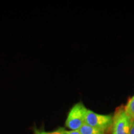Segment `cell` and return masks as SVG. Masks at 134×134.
<instances>
[{
    "instance_id": "ba28073f",
    "label": "cell",
    "mask_w": 134,
    "mask_h": 134,
    "mask_svg": "<svg viewBox=\"0 0 134 134\" xmlns=\"http://www.w3.org/2000/svg\"><path fill=\"white\" fill-rule=\"evenodd\" d=\"M129 134H134V120H133V122H132V126H131V128H130Z\"/></svg>"
},
{
    "instance_id": "3957f363",
    "label": "cell",
    "mask_w": 134,
    "mask_h": 134,
    "mask_svg": "<svg viewBox=\"0 0 134 134\" xmlns=\"http://www.w3.org/2000/svg\"><path fill=\"white\" fill-rule=\"evenodd\" d=\"M113 117L110 114H99L88 109L85 118V124L89 126L105 132L112 127Z\"/></svg>"
},
{
    "instance_id": "277c9868",
    "label": "cell",
    "mask_w": 134,
    "mask_h": 134,
    "mask_svg": "<svg viewBox=\"0 0 134 134\" xmlns=\"http://www.w3.org/2000/svg\"><path fill=\"white\" fill-rule=\"evenodd\" d=\"M79 130L81 134H105L104 132L89 126L86 124H85Z\"/></svg>"
},
{
    "instance_id": "52a82bcc",
    "label": "cell",
    "mask_w": 134,
    "mask_h": 134,
    "mask_svg": "<svg viewBox=\"0 0 134 134\" xmlns=\"http://www.w3.org/2000/svg\"><path fill=\"white\" fill-rule=\"evenodd\" d=\"M65 134H81L79 130H65Z\"/></svg>"
},
{
    "instance_id": "6da1fadb",
    "label": "cell",
    "mask_w": 134,
    "mask_h": 134,
    "mask_svg": "<svg viewBox=\"0 0 134 134\" xmlns=\"http://www.w3.org/2000/svg\"><path fill=\"white\" fill-rule=\"evenodd\" d=\"M88 109L81 102L75 104L70 110L65 121V126L70 130H80L85 124Z\"/></svg>"
},
{
    "instance_id": "7a4b0ae2",
    "label": "cell",
    "mask_w": 134,
    "mask_h": 134,
    "mask_svg": "<svg viewBox=\"0 0 134 134\" xmlns=\"http://www.w3.org/2000/svg\"><path fill=\"white\" fill-rule=\"evenodd\" d=\"M133 120L129 116L124 107H120L113 117L112 134H129Z\"/></svg>"
},
{
    "instance_id": "5b68a950",
    "label": "cell",
    "mask_w": 134,
    "mask_h": 134,
    "mask_svg": "<svg viewBox=\"0 0 134 134\" xmlns=\"http://www.w3.org/2000/svg\"><path fill=\"white\" fill-rule=\"evenodd\" d=\"M65 130L63 127H59L57 129L51 132H47L43 130V129H40L35 126L33 128V131L34 134H65Z\"/></svg>"
},
{
    "instance_id": "8992f818",
    "label": "cell",
    "mask_w": 134,
    "mask_h": 134,
    "mask_svg": "<svg viewBox=\"0 0 134 134\" xmlns=\"http://www.w3.org/2000/svg\"><path fill=\"white\" fill-rule=\"evenodd\" d=\"M124 109L129 116L134 120V96L128 100L127 104L124 107Z\"/></svg>"
}]
</instances>
